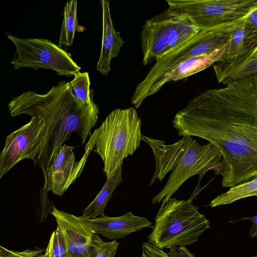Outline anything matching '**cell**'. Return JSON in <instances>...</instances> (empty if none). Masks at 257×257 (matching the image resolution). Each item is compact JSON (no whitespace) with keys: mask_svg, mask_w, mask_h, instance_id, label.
Returning a JSON list of instances; mask_svg holds the SVG:
<instances>
[{"mask_svg":"<svg viewBox=\"0 0 257 257\" xmlns=\"http://www.w3.org/2000/svg\"><path fill=\"white\" fill-rule=\"evenodd\" d=\"M210 227L191 201L170 198L158 212L148 242L162 249L185 246L197 241Z\"/></svg>","mask_w":257,"mask_h":257,"instance_id":"5b68a950","label":"cell"},{"mask_svg":"<svg viewBox=\"0 0 257 257\" xmlns=\"http://www.w3.org/2000/svg\"><path fill=\"white\" fill-rule=\"evenodd\" d=\"M118 245L119 243L116 240L105 242L95 234L90 257H113Z\"/></svg>","mask_w":257,"mask_h":257,"instance_id":"cb8c5ba5","label":"cell"},{"mask_svg":"<svg viewBox=\"0 0 257 257\" xmlns=\"http://www.w3.org/2000/svg\"><path fill=\"white\" fill-rule=\"evenodd\" d=\"M73 149V146L66 144L61 147L53 157L44 178V187L47 190L60 197L80 177L91 152L85 149L81 160L76 162Z\"/></svg>","mask_w":257,"mask_h":257,"instance_id":"8fae6325","label":"cell"},{"mask_svg":"<svg viewBox=\"0 0 257 257\" xmlns=\"http://www.w3.org/2000/svg\"><path fill=\"white\" fill-rule=\"evenodd\" d=\"M257 58V46L253 48L252 50L245 54L242 56L239 57L237 58ZM234 60V59H233Z\"/></svg>","mask_w":257,"mask_h":257,"instance_id":"83f0119b","label":"cell"},{"mask_svg":"<svg viewBox=\"0 0 257 257\" xmlns=\"http://www.w3.org/2000/svg\"><path fill=\"white\" fill-rule=\"evenodd\" d=\"M227 43L213 53L189 59L183 62L165 74L155 86L153 95L157 93L166 83L190 76L218 62L222 61Z\"/></svg>","mask_w":257,"mask_h":257,"instance_id":"9a60e30c","label":"cell"},{"mask_svg":"<svg viewBox=\"0 0 257 257\" xmlns=\"http://www.w3.org/2000/svg\"><path fill=\"white\" fill-rule=\"evenodd\" d=\"M90 221L96 234L112 240L124 238L143 228L153 227L148 219L135 215L131 211L118 217L104 215L90 219Z\"/></svg>","mask_w":257,"mask_h":257,"instance_id":"4fadbf2b","label":"cell"},{"mask_svg":"<svg viewBox=\"0 0 257 257\" xmlns=\"http://www.w3.org/2000/svg\"><path fill=\"white\" fill-rule=\"evenodd\" d=\"M244 19L227 27L230 39L222 62L242 56L257 46V33L251 31L245 26Z\"/></svg>","mask_w":257,"mask_h":257,"instance_id":"2e32d148","label":"cell"},{"mask_svg":"<svg viewBox=\"0 0 257 257\" xmlns=\"http://www.w3.org/2000/svg\"><path fill=\"white\" fill-rule=\"evenodd\" d=\"M16 47L11 63L14 69L30 67L51 69L58 75L69 76L80 72L81 67L71 55L51 41L43 38H20L6 33Z\"/></svg>","mask_w":257,"mask_h":257,"instance_id":"9c48e42d","label":"cell"},{"mask_svg":"<svg viewBox=\"0 0 257 257\" xmlns=\"http://www.w3.org/2000/svg\"><path fill=\"white\" fill-rule=\"evenodd\" d=\"M244 25L251 31L257 33V7L245 17Z\"/></svg>","mask_w":257,"mask_h":257,"instance_id":"484cf974","label":"cell"},{"mask_svg":"<svg viewBox=\"0 0 257 257\" xmlns=\"http://www.w3.org/2000/svg\"><path fill=\"white\" fill-rule=\"evenodd\" d=\"M253 257H257V254L255 256H254Z\"/></svg>","mask_w":257,"mask_h":257,"instance_id":"f1b7e54d","label":"cell"},{"mask_svg":"<svg viewBox=\"0 0 257 257\" xmlns=\"http://www.w3.org/2000/svg\"><path fill=\"white\" fill-rule=\"evenodd\" d=\"M229 39L227 28L201 31L178 48L156 61L144 79L137 84L131 103L135 108H139L146 98L153 95L157 83L172 68L189 59L213 53L226 44Z\"/></svg>","mask_w":257,"mask_h":257,"instance_id":"52a82bcc","label":"cell"},{"mask_svg":"<svg viewBox=\"0 0 257 257\" xmlns=\"http://www.w3.org/2000/svg\"><path fill=\"white\" fill-rule=\"evenodd\" d=\"M142 140L152 149L156 160V168L149 186L158 179L161 181L172 171L162 190L152 200L153 204L166 201L190 177L199 175L200 179L210 170L222 175L224 169L222 155L218 148L209 143L200 145L191 136H183L171 145L143 136Z\"/></svg>","mask_w":257,"mask_h":257,"instance_id":"3957f363","label":"cell"},{"mask_svg":"<svg viewBox=\"0 0 257 257\" xmlns=\"http://www.w3.org/2000/svg\"><path fill=\"white\" fill-rule=\"evenodd\" d=\"M50 213L64 235L68 257H90L96 234L90 219L83 215L76 216L55 207H52Z\"/></svg>","mask_w":257,"mask_h":257,"instance_id":"7c38bea8","label":"cell"},{"mask_svg":"<svg viewBox=\"0 0 257 257\" xmlns=\"http://www.w3.org/2000/svg\"><path fill=\"white\" fill-rule=\"evenodd\" d=\"M141 123L134 107L117 108L90 136L85 149L101 157L107 178L122 166L123 160L140 147L143 137Z\"/></svg>","mask_w":257,"mask_h":257,"instance_id":"277c9868","label":"cell"},{"mask_svg":"<svg viewBox=\"0 0 257 257\" xmlns=\"http://www.w3.org/2000/svg\"><path fill=\"white\" fill-rule=\"evenodd\" d=\"M217 81L226 85L244 77L257 75V58H237L213 65Z\"/></svg>","mask_w":257,"mask_h":257,"instance_id":"e0dca14e","label":"cell"},{"mask_svg":"<svg viewBox=\"0 0 257 257\" xmlns=\"http://www.w3.org/2000/svg\"><path fill=\"white\" fill-rule=\"evenodd\" d=\"M140 257H195L185 246H172L166 252L152 244L145 242L142 245Z\"/></svg>","mask_w":257,"mask_h":257,"instance_id":"7402d4cb","label":"cell"},{"mask_svg":"<svg viewBox=\"0 0 257 257\" xmlns=\"http://www.w3.org/2000/svg\"><path fill=\"white\" fill-rule=\"evenodd\" d=\"M123 182L122 166L117 169L109 177L101 191L83 211V216L92 219L104 215V209L111 198L116 188Z\"/></svg>","mask_w":257,"mask_h":257,"instance_id":"ac0fdd59","label":"cell"},{"mask_svg":"<svg viewBox=\"0 0 257 257\" xmlns=\"http://www.w3.org/2000/svg\"><path fill=\"white\" fill-rule=\"evenodd\" d=\"M257 196V176L251 180L230 188L226 192L213 199L209 205L211 207L229 204L248 197Z\"/></svg>","mask_w":257,"mask_h":257,"instance_id":"d6986e66","label":"cell"},{"mask_svg":"<svg viewBox=\"0 0 257 257\" xmlns=\"http://www.w3.org/2000/svg\"><path fill=\"white\" fill-rule=\"evenodd\" d=\"M44 250L40 248H28L22 251H17L0 246V257H47Z\"/></svg>","mask_w":257,"mask_h":257,"instance_id":"d4e9b609","label":"cell"},{"mask_svg":"<svg viewBox=\"0 0 257 257\" xmlns=\"http://www.w3.org/2000/svg\"><path fill=\"white\" fill-rule=\"evenodd\" d=\"M200 31L188 16L170 8L147 20L141 33L144 65L167 56Z\"/></svg>","mask_w":257,"mask_h":257,"instance_id":"8992f818","label":"cell"},{"mask_svg":"<svg viewBox=\"0 0 257 257\" xmlns=\"http://www.w3.org/2000/svg\"><path fill=\"white\" fill-rule=\"evenodd\" d=\"M169 8L188 16L200 31L219 30L243 20L257 0H166Z\"/></svg>","mask_w":257,"mask_h":257,"instance_id":"ba28073f","label":"cell"},{"mask_svg":"<svg viewBox=\"0 0 257 257\" xmlns=\"http://www.w3.org/2000/svg\"><path fill=\"white\" fill-rule=\"evenodd\" d=\"M45 253L47 257H68L65 238L58 226L52 233Z\"/></svg>","mask_w":257,"mask_h":257,"instance_id":"603a6c76","label":"cell"},{"mask_svg":"<svg viewBox=\"0 0 257 257\" xmlns=\"http://www.w3.org/2000/svg\"><path fill=\"white\" fill-rule=\"evenodd\" d=\"M225 85L194 97L173 125L178 135L198 137L218 148L221 185L231 187L257 176V75Z\"/></svg>","mask_w":257,"mask_h":257,"instance_id":"6da1fadb","label":"cell"},{"mask_svg":"<svg viewBox=\"0 0 257 257\" xmlns=\"http://www.w3.org/2000/svg\"><path fill=\"white\" fill-rule=\"evenodd\" d=\"M74 79L69 82L71 94L81 104L91 105L94 104L92 90H90V82L87 72H77Z\"/></svg>","mask_w":257,"mask_h":257,"instance_id":"44dd1931","label":"cell"},{"mask_svg":"<svg viewBox=\"0 0 257 257\" xmlns=\"http://www.w3.org/2000/svg\"><path fill=\"white\" fill-rule=\"evenodd\" d=\"M46 132L45 120L36 116L6 137L0 155L1 179L23 160L30 159L35 162L43 150Z\"/></svg>","mask_w":257,"mask_h":257,"instance_id":"30bf717a","label":"cell"},{"mask_svg":"<svg viewBox=\"0 0 257 257\" xmlns=\"http://www.w3.org/2000/svg\"><path fill=\"white\" fill-rule=\"evenodd\" d=\"M8 108L12 116L26 114L45 120V142L34 162L41 168L44 178L53 157L72 133H78L82 144L90 137L99 112L95 103L85 105L78 102L71 94L69 82L64 81L53 86L45 94L25 91L11 100Z\"/></svg>","mask_w":257,"mask_h":257,"instance_id":"7a4b0ae2","label":"cell"},{"mask_svg":"<svg viewBox=\"0 0 257 257\" xmlns=\"http://www.w3.org/2000/svg\"><path fill=\"white\" fill-rule=\"evenodd\" d=\"M102 11V38L99 58L96 69L101 74L107 75L110 71L112 59L117 56L125 43L120 33L113 26L111 18L109 1L101 0Z\"/></svg>","mask_w":257,"mask_h":257,"instance_id":"5bb4252c","label":"cell"},{"mask_svg":"<svg viewBox=\"0 0 257 257\" xmlns=\"http://www.w3.org/2000/svg\"><path fill=\"white\" fill-rule=\"evenodd\" d=\"M250 219L252 222V225L249 230V234L250 237H254L257 236V214Z\"/></svg>","mask_w":257,"mask_h":257,"instance_id":"4316f807","label":"cell"},{"mask_svg":"<svg viewBox=\"0 0 257 257\" xmlns=\"http://www.w3.org/2000/svg\"><path fill=\"white\" fill-rule=\"evenodd\" d=\"M77 7L76 0H71L64 6L63 21L58 40V45L60 47L70 46L73 44L77 26Z\"/></svg>","mask_w":257,"mask_h":257,"instance_id":"ffe728a7","label":"cell"}]
</instances>
